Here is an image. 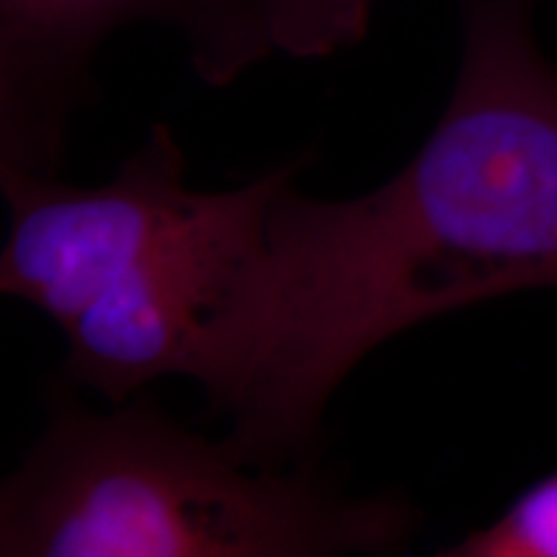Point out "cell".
Listing matches in <instances>:
<instances>
[{
  "label": "cell",
  "mask_w": 557,
  "mask_h": 557,
  "mask_svg": "<svg viewBox=\"0 0 557 557\" xmlns=\"http://www.w3.org/2000/svg\"><path fill=\"white\" fill-rule=\"evenodd\" d=\"M462 62L426 143L364 197L274 194L186 357L259 470H315L323 410L372 348L459 308L557 287V70L534 0H459Z\"/></svg>",
  "instance_id": "6da1fadb"
},
{
  "label": "cell",
  "mask_w": 557,
  "mask_h": 557,
  "mask_svg": "<svg viewBox=\"0 0 557 557\" xmlns=\"http://www.w3.org/2000/svg\"><path fill=\"white\" fill-rule=\"evenodd\" d=\"M398 493L354 498L318 470H259L150 398L90 413L58 387L45 434L0 487L3 557L398 555Z\"/></svg>",
  "instance_id": "7a4b0ae2"
},
{
  "label": "cell",
  "mask_w": 557,
  "mask_h": 557,
  "mask_svg": "<svg viewBox=\"0 0 557 557\" xmlns=\"http://www.w3.org/2000/svg\"><path fill=\"white\" fill-rule=\"evenodd\" d=\"M137 21L184 34L209 86L276 52L259 0H0V169L58 176L96 50Z\"/></svg>",
  "instance_id": "3957f363"
},
{
  "label": "cell",
  "mask_w": 557,
  "mask_h": 557,
  "mask_svg": "<svg viewBox=\"0 0 557 557\" xmlns=\"http://www.w3.org/2000/svg\"><path fill=\"white\" fill-rule=\"evenodd\" d=\"M9 238L0 289L52 318L62 331L129 274L194 212L186 156L165 124L103 186L0 169Z\"/></svg>",
  "instance_id": "277c9868"
},
{
  "label": "cell",
  "mask_w": 557,
  "mask_h": 557,
  "mask_svg": "<svg viewBox=\"0 0 557 557\" xmlns=\"http://www.w3.org/2000/svg\"><path fill=\"white\" fill-rule=\"evenodd\" d=\"M297 169L302 160L240 189L201 191L189 218L67 325V382L124 403L152 380L184 377L199 325Z\"/></svg>",
  "instance_id": "5b68a950"
},
{
  "label": "cell",
  "mask_w": 557,
  "mask_h": 557,
  "mask_svg": "<svg viewBox=\"0 0 557 557\" xmlns=\"http://www.w3.org/2000/svg\"><path fill=\"white\" fill-rule=\"evenodd\" d=\"M377 0H259L274 50L329 58L364 39Z\"/></svg>",
  "instance_id": "8992f818"
},
{
  "label": "cell",
  "mask_w": 557,
  "mask_h": 557,
  "mask_svg": "<svg viewBox=\"0 0 557 557\" xmlns=\"http://www.w3.org/2000/svg\"><path fill=\"white\" fill-rule=\"evenodd\" d=\"M442 557H557V470L529 483L487 527L472 529Z\"/></svg>",
  "instance_id": "52a82bcc"
}]
</instances>
